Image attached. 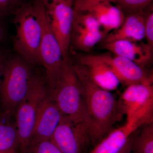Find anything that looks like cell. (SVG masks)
Here are the masks:
<instances>
[{"instance_id":"obj_1","label":"cell","mask_w":153,"mask_h":153,"mask_svg":"<svg viewBox=\"0 0 153 153\" xmlns=\"http://www.w3.org/2000/svg\"><path fill=\"white\" fill-rule=\"evenodd\" d=\"M72 65L82 88L90 143L95 146L113 130L120 117V105L111 91L97 85L79 64Z\"/></svg>"},{"instance_id":"obj_2","label":"cell","mask_w":153,"mask_h":153,"mask_svg":"<svg viewBox=\"0 0 153 153\" xmlns=\"http://www.w3.org/2000/svg\"><path fill=\"white\" fill-rule=\"evenodd\" d=\"M48 94L62 114L74 121L85 123L82 88L68 57L63 59L60 75L54 88L48 91Z\"/></svg>"},{"instance_id":"obj_3","label":"cell","mask_w":153,"mask_h":153,"mask_svg":"<svg viewBox=\"0 0 153 153\" xmlns=\"http://www.w3.org/2000/svg\"><path fill=\"white\" fill-rule=\"evenodd\" d=\"M13 14L16 29L14 49L29 64H40L42 30L33 3L20 4Z\"/></svg>"},{"instance_id":"obj_4","label":"cell","mask_w":153,"mask_h":153,"mask_svg":"<svg viewBox=\"0 0 153 153\" xmlns=\"http://www.w3.org/2000/svg\"><path fill=\"white\" fill-rule=\"evenodd\" d=\"M33 4L42 30L39 48L40 64L45 68V80L48 91H50L54 88L60 75L63 61V55L51 29L47 8L41 0H35Z\"/></svg>"},{"instance_id":"obj_5","label":"cell","mask_w":153,"mask_h":153,"mask_svg":"<svg viewBox=\"0 0 153 153\" xmlns=\"http://www.w3.org/2000/svg\"><path fill=\"white\" fill-rule=\"evenodd\" d=\"M48 92L45 79L38 74H33L27 93L16 111L19 148L22 153H26L30 146L38 108Z\"/></svg>"},{"instance_id":"obj_6","label":"cell","mask_w":153,"mask_h":153,"mask_svg":"<svg viewBox=\"0 0 153 153\" xmlns=\"http://www.w3.org/2000/svg\"><path fill=\"white\" fill-rule=\"evenodd\" d=\"M29 64L22 57L9 60L0 88L4 111L13 114L27 95L33 75Z\"/></svg>"},{"instance_id":"obj_7","label":"cell","mask_w":153,"mask_h":153,"mask_svg":"<svg viewBox=\"0 0 153 153\" xmlns=\"http://www.w3.org/2000/svg\"><path fill=\"white\" fill-rule=\"evenodd\" d=\"M120 106L127 117V123L138 129L152 123L153 81L128 85L121 97Z\"/></svg>"},{"instance_id":"obj_8","label":"cell","mask_w":153,"mask_h":153,"mask_svg":"<svg viewBox=\"0 0 153 153\" xmlns=\"http://www.w3.org/2000/svg\"><path fill=\"white\" fill-rule=\"evenodd\" d=\"M50 140L62 153H82L90 143L85 124L63 114Z\"/></svg>"},{"instance_id":"obj_9","label":"cell","mask_w":153,"mask_h":153,"mask_svg":"<svg viewBox=\"0 0 153 153\" xmlns=\"http://www.w3.org/2000/svg\"><path fill=\"white\" fill-rule=\"evenodd\" d=\"M75 0H63L46 7L52 32L60 46L63 59L68 58L71 43Z\"/></svg>"},{"instance_id":"obj_10","label":"cell","mask_w":153,"mask_h":153,"mask_svg":"<svg viewBox=\"0 0 153 153\" xmlns=\"http://www.w3.org/2000/svg\"><path fill=\"white\" fill-rule=\"evenodd\" d=\"M62 115L57 105L49 97L48 92L38 108L30 145L51 140Z\"/></svg>"},{"instance_id":"obj_11","label":"cell","mask_w":153,"mask_h":153,"mask_svg":"<svg viewBox=\"0 0 153 153\" xmlns=\"http://www.w3.org/2000/svg\"><path fill=\"white\" fill-rule=\"evenodd\" d=\"M77 61L91 79L102 89L111 91L117 89L120 84L109 66L99 55H79Z\"/></svg>"},{"instance_id":"obj_12","label":"cell","mask_w":153,"mask_h":153,"mask_svg":"<svg viewBox=\"0 0 153 153\" xmlns=\"http://www.w3.org/2000/svg\"><path fill=\"white\" fill-rule=\"evenodd\" d=\"M109 66L120 83L127 85L153 81V75L149 76L143 67L131 60L120 56L109 54L99 55Z\"/></svg>"},{"instance_id":"obj_13","label":"cell","mask_w":153,"mask_h":153,"mask_svg":"<svg viewBox=\"0 0 153 153\" xmlns=\"http://www.w3.org/2000/svg\"><path fill=\"white\" fill-rule=\"evenodd\" d=\"M104 44L103 48L115 56L127 58L141 67L147 65L152 60L153 49L146 44L118 40Z\"/></svg>"},{"instance_id":"obj_14","label":"cell","mask_w":153,"mask_h":153,"mask_svg":"<svg viewBox=\"0 0 153 153\" xmlns=\"http://www.w3.org/2000/svg\"><path fill=\"white\" fill-rule=\"evenodd\" d=\"M145 36V16L141 12L127 15L120 27L105 36L104 43L118 40L138 42Z\"/></svg>"},{"instance_id":"obj_15","label":"cell","mask_w":153,"mask_h":153,"mask_svg":"<svg viewBox=\"0 0 153 153\" xmlns=\"http://www.w3.org/2000/svg\"><path fill=\"white\" fill-rule=\"evenodd\" d=\"M87 12H90L97 19L105 36L120 27L125 19L122 10L110 2L97 4Z\"/></svg>"},{"instance_id":"obj_16","label":"cell","mask_w":153,"mask_h":153,"mask_svg":"<svg viewBox=\"0 0 153 153\" xmlns=\"http://www.w3.org/2000/svg\"><path fill=\"white\" fill-rule=\"evenodd\" d=\"M137 129L126 123L124 125L111 132L96 145L89 153H117Z\"/></svg>"},{"instance_id":"obj_17","label":"cell","mask_w":153,"mask_h":153,"mask_svg":"<svg viewBox=\"0 0 153 153\" xmlns=\"http://www.w3.org/2000/svg\"><path fill=\"white\" fill-rule=\"evenodd\" d=\"M12 113L0 114V153H16L19 137L16 122L11 119Z\"/></svg>"},{"instance_id":"obj_18","label":"cell","mask_w":153,"mask_h":153,"mask_svg":"<svg viewBox=\"0 0 153 153\" xmlns=\"http://www.w3.org/2000/svg\"><path fill=\"white\" fill-rule=\"evenodd\" d=\"M105 37L101 30L91 31L72 27L71 43L77 50L88 52Z\"/></svg>"},{"instance_id":"obj_19","label":"cell","mask_w":153,"mask_h":153,"mask_svg":"<svg viewBox=\"0 0 153 153\" xmlns=\"http://www.w3.org/2000/svg\"><path fill=\"white\" fill-rule=\"evenodd\" d=\"M143 126L138 134L131 137L132 153H153V123Z\"/></svg>"},{"instance_id":"obj_20","label":"cell","mask_w":153,"mask_h":153,"mask_svg":"<svg viewBox=\"0 0 153 153\" xmlns=\"http://www.w3.org/2000/svg\"><path fill=\"white\" fill-rule=\"evenodd\" d=\"M72 27L91 31L101 30V27L97 19L89 12L74 11Z\"/></svg>"},{"instance_id":"obj_21","label":"cell","mask_w":153,"mask_h":153,"mask_svg":"<svg viewBox=\"0 0 153 153\" xmlns=\"http://www.w3.org/2000/svg\"><path fill=\"white\" fill-rule=\"evenodd\" d=\"M152 0H115L114 3L123 12L128 14L143 12L144 9L151 2Z\"/></svg>"},{"instance_id":"obj_22","label":"cell","mask_w":153,"mask_h":153,"mask_svg":"<svg viewBox=\"0 0 153 153\" xmlns=\"http://www.w3.org/2000/svg\"><path fill=\"white\" fill-rule=\"evenodd\" d=\"M26 153H62L51 140H43L32 144Z\"/></svg>"},{"instance_id":"obj_23","label":"cell","mask_w":153,"mask_h":153,"mask_svg":"<svg viewBox=\"0 0 153 153\" xmlns=\"http://www.w3.org/2000/svg\"><path fill=\"white\" fill-rule=\"evenodd\" d=\"M145 38L147 44L153 49V13L151 11L145 17Z\"/></svg>"},{"instance_id":"obj_24","label":"cell","mask_w":153,"mask_h":153,"mask_svg":"<svg viewBox=\"0 0 153 153\" xmlns=\"http://www.w3.org/2000/svg\"><path fill=\"white\" fill-rule=\"evenodd\" d=\"M115 0H80L74 3L75 12H87L97 4L104 2H114Z\"/></svg>"},{"instance_id":"obj_25","label":"cell","mask_w":153,"mask_h":153,"mask_svg":"<svg viewBox=\"0 0 153 153\" xmlns=\"http://www.w3.org/2000/svg\"><path fill=\"white\" fill-rule=\"evenodd\" d=\"M20 4L16 0H0V17L13 13Z\"/></svg>"},{"instance_id":"obj_26","label":"cell","mask_w":153,"mask_h":153,"mask_svg":"<svg viewBox=\"0 0 153 153\" xmlns=\"http://www.w3.org/2000/svg\"><path fill=\"white\" fill-rule=\"evenodd\" d=\"M10 59L9 58L7 53L0 49V88L6 67Z\"/></svg>"},{"instance_id":"obj_27","label":"cell","mask_w":153,"mask_h":153,"mask_svg":"<svg viewBox=\"0 0 153 153\" xmlns=\"http://www.w3.org/2000/svg\"><path fill=\"white\" fill-rule=\"evenodd\" d=\"M131 136L123 147L117 153H132L131 149Z\"/></svg>"},{"instance_id":"obj_28","label":"cell","mask_w":153,"mask_h":153,"mask_svg":"<svg viewBox=\"0 0 153 153\" xmlns=\"http://www.w3.org/2000/svg\"><path fill=\"white\" fill-rule=\"evenodd\" d=\"M41 1L46 7L49 4L53 3L59 2L62 1L63 0H41Z\"/></svg>"},{"instance_id":"obj_29","label":"cell","mask_w":153,"mask_h":153,"mask_svg":"<svg viewBox=\"0 0 153 153\" xmlns=\"http://www.w3.org/2000/svg\"><path fill=\"white\" fill-rule=\"evenodd\" d=\"M5 37V32L4 27L0 22V42L4 40Z\"/></svg>"},{"instance_id":"obj_30","label":"cell","mask_w":153,"mask_h":153,"mask_svg":"<svg viewBox=\"0 0 153 153\" xmlns=\"http://www.w3.org/2000/svg\"><path fill=\"white\" fill-rule=\"evenodd\" d=\"M80 1V0H75L74 1V3L78 1Z\"/></svg>"},{"instance_id":"obj_31","label":"cell","mask_w":153,"mask_h":153,"mask_svg":"<svg viewBox=\"0 0 153 153\" xmlns=\"http://www.w3.org/2000/svg\"><path fill=\"white\" fill-rule=\"evenodd\" d=\"M16 1H18L19 2V1H20V0H16Z\"/></svg>"}]
</instances>
